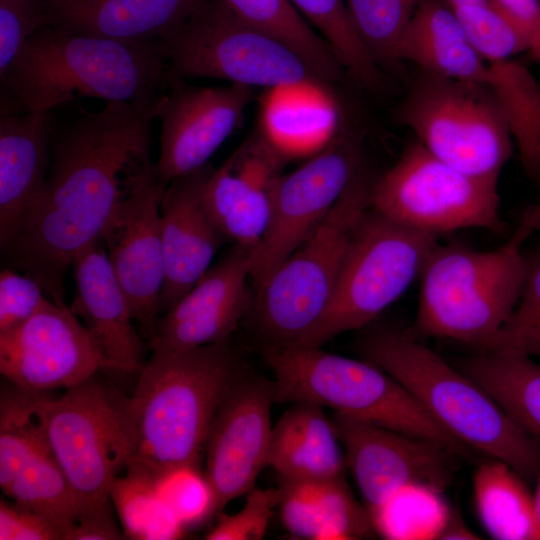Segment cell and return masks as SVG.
Returning a JSON list of instances; mask_svg holds the SVG:
<instances>
[{
  "instance_id": "23",
  "label": "cell",
  "mask_w": 540,
  "mask_h": 540,
  "mask_svg": "<svg viewBox=\"0 0 540 540\" xmlns=\"http://www.w3.org/2000/svg\"><path fill=\"white\" fill-rule=\"evenodd\" d=\"M55 120L52 110L17 112L1 106L0 247L16 234L24 215L46 180Z\"/></svg>"
},
{
  "instance_id": "6",
  "label": "cell",
  "mask_w": 540,
  "mask_h": 540,
  "mask_svg": "<svg viewBox=\"0 0 540 540\" xmlns=\"http://www.w3.org/2000/svg\"><path fill=\"white\" fill-rule=\"evenodd\" d=\"M276 402H308L334 413L438 443L455 455L471 451L441 427L393 376L365 359L320 348L266 345Z\"/></svg>"
},
{
  "instance_id": "47",
  "label": "cell",
  "mask_w": 540,
  "mask_h": 540,
  "mask_svg": "<svg viewBox=\"0 0 540 540\" xmlns=\"http://www.w3.org/2000/svg\"><path fill=\"white\" fill-rule=\"evenodd\" d=\"M479 537L471 531L463 521L459 513L451 512L450 517L439 536V539L459 540L478 539Z\"/></svg>"
},
{
  "instance_id": "13",
  "label": "cell",
  "mask_w": 540,
  "mask_h": 540,
  "mask_svg": "<svg viewBox=\"0 0 540 540\" xmlns=\"http://www.w3.org/2000/svg\"><path fill=\"white\" fill-rule=\"evenodd\" d=\"M362 168L360 131L342 121L325 148L278 177L267 229L252 252L256 290L315 231Z\"/></svg>"
},
{
  "instance_id": "25",
  "label": "cell",
  "mask_w": 540,
  "mask_h": 540,
  "mask_svg": "<svg viewBox=\"0 0 540 540\" xmlns=\"http://www.w3.org/2000/svg\"><path fill=\"white\" fill-rule=\"evenodd\" d=\"M205 0H45L50 24L123 42H154L182 25Z\"/></svg>"
},
{
  "instance_id": "26",
  "label": "cell",
  "mask_w": 540,
  "mask_h": 540,
  "mask_svg": "<svg viewBox=\"0 0 540 540\" xmlns=\"http://www.w3.org/2000/svg\"><path fill=\"white\" fill-rule=\"evenodd\" d=\"M410 61L424 74L487 86L488 65L444 0H423L401 35L393 63Z\"/></svg>"
},
{
  "instance_id": "8",
  "label": "cell",
  "mask_w": 540,
  "mask_h": 540,
  "mask_svg": "<svg viewBox=\"0 0 540 540\" xmlns=\"http://www.w3.org/2000/svg\"><path fill=\"white\" fill-rule=\"evenodd\" d=\"M437 238L369 207L356 226L326 310L293 346L320 348L339 334L370 325L420 277Z\"/></svg>"
},
{
  "instance_id": "11",
  "label": "cell",
  "mask_w": 540,
  "mask_h": 540,
  "mask_svg": "<svg viewBox=\"0 0 540 540\" xmlns=\"http://www.w3.org/2000/svg\"><path fill=\"white\" fill-rule=\"evenodd\" d=\"M399 119L433 156L472 176L499 178L512 154V136L485 85L424 74Z\"/></svg>"
},
{
  "instance_id": "46",
  "label": "cell",
  "mask_w": 540,
  "mask_h": 540,
  "mask_svg": "<svg viewBox=\"0 0 540 540\" xmlns=\"http://www.w3.org/2000/svg\"><path fill=\"white\" fill-rule=\"evenodd\" d=\"M113 505L81 515L67 531L65 540H118L125 538L118 527Z\"/></svg>"
},
{
  "instance_id": "15",
  "label": "cell",
  "mask_w": 540,
  "mask_h": 540,
  "mask_svg": "<svg viewBox=\"0 0 540 540\" xmlns=\"http://www.w3.org/2000/svg\"><path fill=\"white\" fill-rule=\"evenodd\" d=\"M101 369L84 325L66 304L47 298L25 321L0 332V372L23 390H66Z\"/></svg>"
},
{
  "instance_id": "14",
  "label": "cell",
  "mask_w": 540,
  "mask_h": 540,
  "mask_svg": "<svg viewBox=\"0 0 540 540\" xmlns=\"http://www.w3.org/2000/svg\"><path fill=\"white\" fill-rule=\"evenodd\" d=\"M167 184L150 157L138 163L101 235L134 321L148 340L159 318L165 274L160 205Z\"/></svg>"
},
{
  "instance_id": "45",
  "label": "cell",
  "mask_w": 540,
  "mask_h": 540,
  "mask_svg": "<svg viewBox=\"0 0 540 540\" xmlns=\"http://www.w3.org/2000/svg\"><path fill=\"white\" fill-rule=\"evenodd\" d=\"M526 41L528 53L540 65V0H492Z\"/></svg>"
},
{
  "instance_id": "1",
  "label": "cell",
  "mask_w": 540,
  "mask_h": 540,
  "mask_svg": "<svg viewBox=\"0 0 540 540\" xmlns=\"http://www.w3.org/2000/svg\"><path fill=\"white\" fill-rule=\"evenodd\" d=\"M153 118L144 106L109 101L100 111L79 109L54 123L44 185L1 251L10 268L35 279L53 302L65 304L67 270L101 239L128 174L150 157Z\"/></svg>"
},
{
  "instance_id": "3",
  "label": "cell",
  "mask_w": 540,
  "mask_h": 540,
  "mask_svg": "<svg viewBox=\"0 0 540 540\" xmlns=\"http://www.w3.org/2000/svg\"><path fill=\"white\" fill-rule=\"evenodd\" d=\"M169 78L157 41H116L54 25L32 34L0 74L1 84L27 110H52L93 97L141 105L152 114Z\"/></svg>"
},
{
  "instance_id": "44",
  "label": "cell",
  "mask_w": 540,
  "mask_h": 540,
  "mask_svg": "<svg viewBox=\"0 0 540 540\" xmlns=\"http://www.w3.org/2000/svg\"><path fill=\"white\" fill-rule=\"evenodd\" d=\"M66 528L54 518L12 500H0V540H65Z\"/></svg>"
},
{
  "instance_id": "21",
  "label": "cell",
  "mask_w": 540,
  "mask_h": 540,
  "mask_svg": "<svg viewBox=\"0 0 540 540\" xmlns=\"http://www.w3.org/2000/svg\"><path fill=\"white\" fill-rule=\"evenodd\" d=\"M214 168L207 163L170 180L160 213L164 253V282L160 313L172 308L209 269L227 239L204 202V187Z\"/></svg>"
},
{
  "instance_id": "24",
  "label": "cell",
  "mask_w": 540,
  "mask_h": 540,
  "mask_svg": "<svg viewBox=\"0 0 540 540\" xmlns=\"http://www.w3.org/2000/svg\"><path fill=\"white\" fill-rule=\"evenodd\" d=\"M342 121L336 99L318 80L267 88L261 99L259 131L286 160L321 151Z\"/></svg>"
},
{
  "instance_id": "16",
  "label": "cell",
  "mask_w": 540,
  "mask_h": 540,
  "mask_svg": "<svg viewBox=\"0 0 540 540\" xmlns=\"http://www.w3.org/2000/svg\"><path fill=\"white\" fill-rule=\"evenodd\" d=\"M252 99L250 86H194L170 72L153 106V116L161 122L156 163L160 175L169 182L206 165L237 127Z\"/></svg>"
},
{
  "instance_id": "20",
  "label": "cell",
  "mask_w": 540,
  "mask_h": 540,
  "mask_svg": "<svg viewBox=\"0 0 540 540\" xmlns=\"http://www.w3.org/2000/svg\"><path fill=\"white\" fill-rule=\"evenodd\" d=\"M286 161L258 130L209 176L205 205L234 244L254 249L262 240L270 220L273 187Z\"/></svg>"
},
{
  "instance_id": "38",
  "label": "cell",
  "mask_w": 540,
  "mask_h": 540,
  "mask_svg": "<svg viewBox=\"0 0 540 540\" xmlns=\"http://www.w3.org/2000/svg\"><path fill=\"white\" fill-rule=\"evenodd\" d=\"M485 351L540 357V258L528 262L520 298Z\"/></svg>"
},
{
  "instance_id": "10",
  "label": "cell",
  "mask_w": 540,
  "mask_h": 540,
  "mask_svg": "<svg viewBox=\"0 0 540 540\" xmlns=\"http://www.w3.org/2000/svg\"><path fill=\"white\" fill-rule=\"evenodd\" d=\"M122 401L94 376L56 399L36 393L43 429L72 491L77 517L112 505L110 487L129 458Z\"/></svg>"
},
{
  "instance_id": "41",
  "label": "cell",
  "mask_w": 540,
  "mask_h": 540,
  "mask_svg": "<svg viewBox=\"0 0 540 540\" xmlns=\"http://www.w3.org/2000/svg\"><path fill=\"white\" fill-rule=\"evenodd\" d=\"M280 489L253 488L247 493L244 507L235 514H220L216 525L206 534L208 540H260L266 533Z\"/></svg>"
},
{
  "instance_id": "31",
  "label": "cell",
  "mask_w": 540,
  "mask_h": 540,
  "mask_svg": "<svg viewBox=\"0 0 540 540\" xmlns=\"http://www.w3.org/2000/svg\"><path fill=\"white\" fill-rule=\"evenodd\" d=\"M243 21L293 50L328 84L340 81L344 69L325 40L290 0H223Z\"/></svg>"
},
{
  "instance_id": "49",
  "label": "cell",
  "mask_w": 540,
  "mask_h": 540,
  "mask_svg": "<svg viewBox=\"0 0 540 540\" xmlns=\"http://www.w3.org/2000/svg\"><path fill=\"white\" fill-rule=\"evenodd\" d=\"M536 480L538 481L533 495V533L531 540H540V474Z\"/></svg>"
},
{
  "instance_id": "5",
  "label": "cell",
  "mask_w": 540,
  "mask_h": 540,
  "mask_svg": "<svg viewBox=\"0 0 540 540\" xmlns=\"http://www.w3.org/2000/svg\"><path fill=\"white\" fill-rule=\"evenodd\" d=\"M529 236L519 227L491 251L436 245L419 277L416 329L487 350L520 298Z\"/></svg>"
},
{
  "instance_id": "28",
  "label": "cell",
  "mask_w": 540,
  "mask_h": 540,
  "mask_svg": "<svg viewBox=\"0 0 540 540\" xmlns=\"http://www.w3.org/2000/svg\"><path fill=\"white\" fill-rule=\"evenodd\" d=\"M455 367L479 384L540 446L539 363L526 355L482 351L457 360Z\"/></svg>"
},
{
  "instance_id": "36",
  "label": "cell",
  "mask_w": 540,
  "mask_h": 540,
  "mask_svg": "<svg viewBox=\"0 0 540 540\" xmlns=\"http://www.w3.org/2000/svg\"><path fill=\"white\" fill-rule=\"evenodd\" d=\"M471 44L488 62L512 59L527 52L525 39L512 21L491 1L452 9Z\"/></svg>"
},
{
  "instance_id": "4",
  "label": "cell",
  "mask_w": 540,
  "mask_h": 540,
  "mask_svg": "<svg viewBox=\"0 0 540 540\" xmlns=\"http://www.w3.org/2000/svg\"><path fill=\"white\" fill-rule=\"evenodd\" d=\"M362 357L400 382L470 450L511 466L525 481L540 474V446L475 381L407 330L377 327L357 342Z\"/></svg>"
},
{
  "instance_id": "18",
  "label": "cell",
  "mask_w": 540,
  "mask_h": 540,
  "mask_svg": "<svg viewBox=\"0 0 540 540\" xmlns=\"http://www.w3.org/2000/svg\"><path fill=\"white\" fill-rule=\"evenodd\" d=\"M331 420L368 512L408 483L443 491L452 482L456 455L438 443L336 413Z\"/></svg>"
},
{
  "instance_id": "42",
  "label": "cell",
  "mask_w": 540,
  "mask_h": 540,
  "mask_svg": "<svg viewBox=\"0 0 540 540\" xmlns=\"http://www.w3.org/2000/svg\"><path fill=\"white\" fill-rule=\"evenodd\" d=\"M280 479V513L286 529L294 536L318 540L317 483Z\"/></svg>"
},
{
  "instance_id": "2",
  "label": "cell",
  "mask_w": 540,
  "mask_h": 540,
  "mask_svg": "<svg viewBox=\"0 0 540 540\" xmlns=\"http://www.w3.org/2000/svg\"><path fill=\"white\" fill-rule=\"evenodd\" d=\"M134 392L122 401L129 444L125 469L156 478L198 465L215 416L244 373L229 341L185 351H152Z\"/></svg>"
},
{
  "instance_id": "48",
  "label": "cell",
  "mask_w": 540,
  "mask_h": 540,
  "mask_svg": "<svg viewBox=\"0 0 540 540\" xmlns=\"http://www.w3.org/2000/svg\"><path fill=\"white\" fill-rule=\"evenodd\" d=\"M519 227L529 235L534 232H540V202L527 211L523 216Z\"/></svg>"
},
{
  "instance_id": "19",
  "label": "cell",
  "mask_w": 540,
  "mask_h": 540,
  "mask_svg": "<svg viewBox=\"0 0 540 540\" xmlns=\"http://www.w3.org/2000/svg\"><path fill=\"white\" fill-rule=\"evenodd\" d=\"M253 249L234 245L161 318L149 340L152 351H185L229 341L252 308L247 287Z\"/></svg>"
},
{
  "instance_id": "33",
  "label": "cell",
  "mask_w": 540,
  "mask_h": 540,
  "mask_svg": "<svg viewBox=\"0 0 540 540\" xmlns=\"http://www.w3.org/2000/svg\"><path fill=\"white\" fill-rule=\"evenodd\" d=\"M441 490L408 483L369 511L374 532L390 540L439 539L451 511Z\"/></svg>"
},
{
  "instance_id": "7",
  "label": "cell",
  "mask_w": 540,
  "mask_h": 540,
  "mask_svg": "<svg viewBox=\"0 0 540 540\" xmlns=\"http://www.w3.org/2000/svg\"><path fill=\"white\" fill-rule=\"evenodd\" d=\"M362 168L315 229L258 288L254 313L268 345H294L326 310L357 224L370 207Z\"/></svg>"
},
{
  "instance_id": "9",
  "label": "cell",
  "mask_w": 540,
  "mask_h": 540,
  "mask_svg": "<svg viewBox=\"0 0 540 540\" xmlns=\"http://www.w3.org/2000/svg\"><path fill=\"white\" fill-rule=\"evenodd\" d=\"M169 71L271 88L319 77L293 50L238 17L223 0H205L179 27L157 40Z\"/></svg>"
},
{
  "instance_id": "17",
  "label": "cell",
  "mask_w": 540,
  "mask_h": 540,
  "mask_svg": "<svg viewBox=\"0 0 540 540\" xmlns=\"http://www.w3.org/2000/svg\"><path fill=\"white\" fill-rule=\"evenodd\" d=\"M274 402V380L245 373L223 400L205 447L204 475L214 494V514L250 492L268 466Z\"/></svg>"
},
{
  "instance_id": "39",
  "label": "cell",
  "mask_w": 540,
  "mask_h": 540,
  "mask_svg": "<svg viewBox=\"0 0 540 540\" xmlns=\"http://www.w3.org/2000/svg\"><path fill=\"white\" fill-rule=\"evenodd\" d=\"M157 489L187 528L214 515V494L196 465L169 468L155 478Z\"/></svg>"
},
{
  "instance_id": "32",
  "label": "cell",
  "mask_w": 540,
  "mask_h": 540,
  "mask_svg": "<svg viewBox=\"0 0 540 540\" xmlns=\"http://www.w3.org/2000/svg\"><path fill=\"white\" fill-rule=\"evenodd\" d=\"M109 496L125 538L172 540L183 536L186 527L161 497L155 477L125 469L113 481Z\"/></svg>"
},
{
  "instance_id": "27",
  "label": "cell",
  "mask_w": 540,
  "mask_h": 540,
  "mask_svg": "<svg viewBox=\"0 0 540 540\" xmlns=\"http://www.w3.org/2000/svg\"><path fill=\"white\" fill-rule=\"evenodd\" d=\"M293 404L273 426L268 466L279 479L323 481L345 476L346 458L331 418L319 405Z\"/></svg>"
},
{
  "instance_id": "37",
  "label": "cell",
  "mask_w": 540,
  "mask_h": 540,
  "mask_svg": "<svg viewBox=\"0 0 540 540\" xmlns=\"http://www.w3.org/2000/svg\"><path fill=\"white\" fill-rule=\"evenodd\" d=\"M318 540H352L370 536L373 526L365 505L350 490L345 476L317 483Z\"/></svg>"
},
{
  "instance_id": "50",
  "label": "cell",
  "mask_w": 540,
  "mask_h": 540,
  "mask_svg": "<svg viewBox=\"0 0 540 540\" xmlns=\"http://www.w3.org/2000/svg\"><path fill=\"white\" fill-rule=\"evenodd\" d=\"M452 9L463 5H486L492 0H444Z\"/></svg>"
},
{
  "instance_id": "40",
  "label": "cell",
  "mask_w": 540,
  "mask_h": 540,
  "mask_svg": "<svg viewBox=\"0 0 540 540\" xmlns=\"http://www.w3.org/2000/svg\"><path fill=\"white\" fill-rule=\"evenodd\" d=\"M50 24L45 0H0V74L39 28Z\"/></svg>"
},
{
  "instance_id": "29",
  "label": "cell",
  "mask_w": 540,
  "mask_h": 540,
  "mask_svg": "<svg viewBox=\"0 0 540 540\" xmlns=\"http://www.w3.org/2000/svg\"><path fill=\"white\" fill-rule=\"evenodd\" d=\"M487 65V87L504 116L524 170L536 178L540 175V83L514 58Z\"/></svg>"
},
{
  "instance_id": "22",
  "label": "cell",
  "mask_w": 540,
  "mask_h": 540,
  "mask_svg": "<svg viewBox=\"0 0 540 540\" xmlns=\"http://www.w3.org/2000/svg\"><path fill=\"white\" fill-rule=\"evenodd\" d=\"M75 295L71 311L84 325L102 369L140 372L144 346L133 327L129 300L109 261L102 239L89 244L71 266Z\"/></svg>"
},
{
  "instance_id": "12",
  "label": "cell",
  "mask_w": 540,
  "mask_h": 540,
  "mask_svg": "<svg viewBox=\"0 0 540 540\" xmlns=\"http://www.w3.org/2000/svg\"><path fill=\"white\" fill-rule=\"evenodd\" d=\"M370 207L399 224L437 237L468 228H501L498 178L466 174L417 141L373 182Z\"/></svg>"
},
{
  "instance_id": "35",
  "label": "cell",
  "mask_w": 540,
  "mask_h": 540,
  "mask_svg": "<svg viewBox=\"0 0 540 540\" xmlns=\"http://www.w3.org/2000/svg\"><path fill=\"white\" fill-rule=\"evenodd\" d=\"M361 40L376 62L393 63L395 47L423 0H345Z\"/></svg>"
},
{
  "instance_id": "34",
  "label": "cell",
  "mask_w": 540,
  "mask_h": 540,
  "mask_svg": "<svg viewBox=\"0 0 540 540\" xmlns=\"http://www.w3.org/2000/svg\"><path fill=\"white\" fill-rule=\"evenodd\" d=\"M302 17L318 30L345 72L362 88L382 84L380 65L361 40L345 0H290Z\"/></svg>"
},
{
  "instance_id": "30",
  "label": "cell",
  "mask_w": 540,
  "mask_h": 540,
  "mask_svg": "<svg viewBox=\"0 0 540 540\" xmlns=\"http://www.w3.org/2000/svg\"><path fill=\"white\" fill-rule=\"evenodd\" d=\"M478 516L490 536L499 540H531L533 496L525 480L508 464L489 458L473 478Z\"/></svg>"
},
{
  "instance_id": "43",
  "label": "cell",
  "mask_w": 540,
  "mask_h": 540,
  "mask_svg": "<svg viewBox=\"0 0 540 540\" xmlns=\"http://www.w3.org/2000/svg\"><path fill=\"white\" fill-rule=\"evenodd\" d=\"M40 284L15 269L5 268L0 273V332L6 331L29 318L47 299Z\"/></svg>"
}]
</instances>
